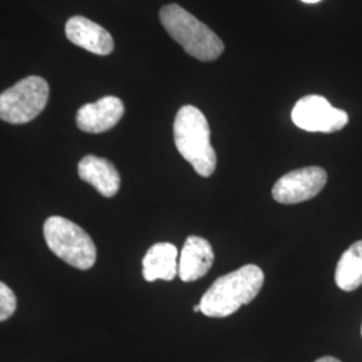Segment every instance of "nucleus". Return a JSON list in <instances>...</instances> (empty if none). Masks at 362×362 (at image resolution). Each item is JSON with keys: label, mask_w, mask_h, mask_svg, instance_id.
Listing matches in <instances>:
<instances>
[{"label": "nucleus", "mask_w": 362, "mask_h": 362, "mask_svg": "<svg viewBox=\"0 0 362 362\" xmlns=\"http://www.w3.org/2000/svg\"><path fill=\"white\" fill-rule=\"evenodd\" d=\"M264 284V274L255 264H246L220 276L202 297V313L212 318L233 315L252 302Z\"/></svg>", "instance_id": "nucleus-1"}, {"label": "nucleus", "mask_w": 362, "mask_h": 362, "mask_svg": "<svg viewBox=\"0 0 362 362\" xmlns=\"http://www.w3.org/2000/svg\"><path fill=\"white\" fill-rule=\"evenodd\" d=\"M176 148L192 168L203 177H209L215 169L218 157L211 145V129L207 118L192 105H185L177 112L173 124Z\"/></svg>", "instance_id": "nucleus-2"}, {"label": "nucleus", "mask_w": 362, "mask_h": 362, "mask_svg": "<svg viewBox=\"0 0 362 362\" xmlns=\"http://www.w3.org/2000/svg\"><path fill=\"white\" fill-rule=\"evenodd\" d=\"M160 22L185 52L199 61H215L224 52L223 40L179 4L164 6L160 10Z\"/></svg>", "instance_id": "nucleus-3"}, {"label": "nucleus", "mask_w": 362, "mask_h": 362, "mask_svg": "<svg viewBox=\"0 0 362 362\" xmlns=\"http://www.w3.org/2000/svg\"><path fill=\"white\" fill-rule=\"evenodd\" d=\"M49 248L58 258L78 270H89L97 259V248L89 233L71 220L52 216L43 227Z\"/></svg>", "instance_id": "nucleus-4"}, {"label": "nucleus", "mask_w": 362, "mask_h": 362, "mask_svg": "<svg viewBox=\"0 0 362 362\" xmlns=\"http://www.w3.org/2000/svg\"><path fill=\"white\" fill-rule=\"evenodd\" d=\"M49 83L37 76L19 81L0 94V119L8 124H27L38 117L49 101Z\"/></svg>", "instance_id": "nucleus-5"}, {"label": "nucleus", "mask_w": 362, "mask_h": 362, "mask_svg": "<svg viewBox=\"0 0 362 362\" xmlns=\"http://www.w3.org/2000/svg\"><path fill=\"white\" fill-rule=\"evenodd\" d=\"M293 122L306 132L334 133L349 122L346 112L337 109L321 95H306L298 101L291 112Z\"/></svg>", "instance_id": "nucleus-6"}, {"label": "nucleus", "mask_w": 362, "mask_h": 362, "mask_svg": "<svg viewBox=\"0 0 362 362\" xmlns=\"http://www.w3.org/2000/svg\"><path fill=\"white\" fill-rule=\"evenodd\" d=\"M327 173L320 167H306L286 173L275 182L272 197L281 204H298L315 197L324 189Z\"/></svg>", "instance_id": "nucleus-7"}, {"label": "nucleus", "mask_w": 362, "mask_h": 362, "mask_svg": "<svg viewBox=\"0 0 362 362\" xmlns=\"http://www.w3.org/2000/svg\"><path fill=\"white\" fill-rule=\"evenodd\" d=\"M125 113L124 103L113 97L106 95L104 98L83 105L77 112V127L86 133H104L115 128Z\"/></svg>", "instance_id": "nucleus-8"}, {"label": "nucleus", "mask_w": 362, "mask_h": 362, "mask_svg": "<svg viewBox=\"0 0 362 362\" xmlns=\"http://www.w3.org/2000/svg\"><path fill=\"white\" fill-rule=\"evenodd\" d=\"M66 37L88 52L109 55L115 49V40L109 31L85 16H73L66 23Z\"/></svg>", "instance_id": "nucleus-9"}, {"label": "nucleus", "mask_w": 362, "mask_h": 362, "mask_svg": "<svg viewBox=\"0 0 362 362\" xmlns=\"http://www.w3.org/2000/svg\"><path fill=\"white\" fill-rule=\"evenodd\" d=\"M215 260L212 246L207 239L189 236L181 250L179 276L182 282H194L207 274Z\"/></svg>", "instance_id": "nucleus-10"}, {"label": "nucleus", "mask_w": 362, "mask_h": 362, "mask_svg": "<svg viewBox=\"0 0 362 362\" xmlns=\"http://www.w3.org/2000/svg\"><path fill=\"white\" fill-rule=\"evenodd\" d=\"M78 175L105 197H113L119 191V173L106 158L93 155L85 156L78 164Z\"/></svg>", "instance_id": "nucleus-11"}, {"label": "nucleus", "mask_w": 362, "mask_h": 362, "mask_svg": "<svg viewBox=\"0 0 362 362\" xmlns=\"http://www.w3.org/2000/svg\"><path fill=\"white\" fill-rule=\"evenodd\" d=\"M179 274V251L170 243H156L143 260V275L146 282L157 279L173 281Z\"/></svg>", "instance_id": "nucleus-12"}, {"label": "nucleus", "mask_w": 362, "mask_h": 362, "mask_svg": "<svg viewBox=\"0 0 362 362\" xmlns=\"http://www.w3.org/2000/svg\"><path fill=\"white\" fill-rule=\"evenodd\" d=\"M336 284L344 291H354L362 285V240L342 254L337 264Z\"/></svg>", "instance_id": "nucleus-13"}, {"label": "nucleus", "mask_w": 362, "mask_h": 362, "mask_svg": "<svg viewBox=\"0 0 362 362\" xmlns=\"http://www.w3.org/2000/svg\"><path fill=\"white\" fill-rule=\"evenodd\" d=\"M16 310V297L13 290L0 282V322L8 320Z\"/></svg>", "instance_id": "nucleus-14"}, {"label": "nucleus", "mask_w": 362, "mask_h": 362, "mask_svg": "<svg viewBox=\"0 0 362 362\" xmlns=\"http://www.w3.org/2000/svg\"><path fill=\"white\" fill-rule=\"evenodd\" d=\"M315 362H341L339 360H337L334 357H330V356H326V357H322V358H320V360H317Z\"/></svg>", "instance_id": "nucleus-15"}, {"label": "nucleus", "mask_w": 362, "mask_h": 362, "mask_svg": "<svg viewBox=\"0 0 362 362\" xmlns=\"http://www.w3.org/2000/svg\"><path fill=\"white\" fill-rule=\"evenodd\" d=\"M194 311H196V313H199V311H200V313H202V308H200V303L194 306Z\"/></svg>", "instance_id": "nucleus-16"}, {"label": "nucleus", "mask_w": 362, "mask_h": 362, "mask_svg": "<svg viewBox=\"0 0 362 362\" xmlns=\"http://www.w3.org/2000/svg\"><path fill=\"white\" fill-rule=\"evenodd\" d=\"M302 1H305V3H318L320 0H302Z\"/></svg>", "instance_id": "nucleus-17"}]
</instances>
